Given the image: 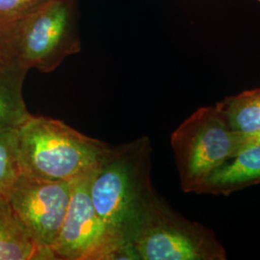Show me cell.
<instances>
[{
	"mask_svg": "<svg viewBox=\"0 0 260 260\" xmlns=\"http://www.w3.org/2000/svg\"><path fill=\"white\" fill-rule=\"evenodd\" d=\"M151 143L141 137L110 147L90 180L94 210L114 238L125 245L140 208L153 186L150 180Z\"/></svg>",
	"mask_w": 260,
	"mask_h": 260,
	"instance_id": "cell-1",
	"label": "cell"
},
{
	"mask_svg": "<svg viewBox=\"0 0 260 260\" xmlns=\"http://www.w3.org/2000/svg\"><path fill=\"white\" fill-rule=\"evenodd\" d=\"M20 176L73 182L91 174L110 146L65 122L30 115L17 128Z\"/></svg>",
	"mask_w": 260,
	"mask_h": 260,
	"instance_id": "cell-2",
	"label": "cell"
},
{
	"mask_svg": "<svg viewBox=\"0 0 260 260\" xmlns=\"http://www.w3.org/2000/svg\"><path fill=\"white\" fill-rule=\"evenodd\" d=\"M137 260H225L213 232L173 210L151 191L128 234Z\"/></svg>",
	"mask_w": 260,
	"mask_h": 260,
	"instance_id": "cell-3",
	"label": "cell"
},
{
	"mask_svg": "<svg viewBox=\"0 0 260 260\" xmlns=\"http://www.w3.org/2000/svg\"><path fill=\"white\" fill-rule=\"evenodd\" d=\"M171 145L185 193H196L206 178L244 148V134L233 129L216 106L196 110L172 133Z\"/></svg>",
	"mask_w": 260,
	"mask_h": 260,
	"instance_id": "cell-4",
	"label": "cell"
},
{
	"mask_svg": "<svg viewBox=\"0 0 260 260\" xmlns=\"http://www.w3.org/2000/svg\"><path fill=\"white\" fill-rule=\"evenodd\" d=\"M14 62L49 74L81 51L77 0H50L7 28Z\"/></svg>",
	"mask_w": 260,
	"mask_h": 260,
	"instance_id": "cell-5",
	"label": "cell"
},
{
	"mask_svg": "<svg viewBox=\"0 0 260 260\" xmlns=\"http://www.w3.org/2000/svg\"><path fill=\"white\" fill-rule=\"evenodd\" d=\"M93 172L72 182L68 211L51 248L53 259L137 260L132 247L114 238L95 212L90 196Z\"/></svg>",
	"mask_w": 260,
	"mask_h": 260,
	"instance_id": "cell-6",
	"label": "cell"
},
{
	"mask_svg": "<svg viewBox=\"0 0 260 260\" xmlns=\"http://www.w3.org/2000/svg\"><path fill=\"white\" fill-rule=\"evenodd\" d=\"M72 182L39 180L20 176L7 200L29 235L53 259V247L71 199Z\"/></svg>",
	"mask_w": 260,
	"mask_h": 260,
	"instance_id": "cell-7",
	"label": "cell"
},
{
	"mask_svg": "<svg viewBox=\"0 0 260 260\" xmlns=\"http://www.w3.org/2000/svg\"><path fill=\"white\" fill-rule=\"evenodd\" d=\"M260 183V144L240 150L206 178L197 194L229 196Z\"/></svg>",
	"mask_w": 260,
	"mask_h": 260,
	"instance_id": "cell-8",
	"label": "cell"
},
{
	"mask_svg": "<svg viewBox=\"0 0 260 260\" xmlns=\"http://www.w3.org/2000/svg\"><path fill=\"white\" fill-rule=\"evenodd\" d=\"M33 259L50 257L29 235L7 198L0 197V260Z\"/></svg>",
	"mask_w": 260,
	"mask_h": 260,
	"instance_id": "cell-9",
	"label": "cell"
},
{
	"mask_svg": "<svg viewBox=\"0 0 260 260\" xmlns=\"http://www.w3.org/2000/svg\"><path fill=\"white\" fill-rule=\"evenodd\" d=\"M26 68L17 62L0 61V126L16 127L30 117L22 95Z\"/></svg>",
	"mask_w": 260,
	"mask_h": 260,
	"instance_id": "cell-10",
	"label": "cell"
},
{
	"mask_svg": "<svg viewBox=\"0 0 260 260\" xmlns=\"http://www.w3.org/2000/svg\"><path fill=\"white\" fill-rule=\"evenodd\" d=\"M215 106L233 129L243 134L260 131V88L226 96Z\"/></svg>",
	"mask_w": 260,
	"mask_h": 260,
	"instance_id": "cell-11",
	"label": "cell"
},
{
	"mask_svg": "<svg viewBox=\"0 0 260 260\" xmlns=\"http://www.w3.org/2000/svg\"><path fill=\"white\" fill-rule=\"evenodd\" d=\"M19 177L17 128L0 126V197L7 198Z\"/></svg>",
	"mask_w": 260,
	"mask_h": 260,
	"instance_id": "cell-12",
	"label": "cell"
},
{
	"mask_svg": "<svg viewBox=\"0 0 260 260\" xmlns=\"http://www.w3.org/2000/svg\"><path fill=\"white\" fill-rule=\"evenodd\" d=\"M50 0H0V27L8 28L19 22Z\"/></svg>",
	"mask_w": 260,
	"mask_h": 260,
	"instance_id": "cell-13",
	"label": "cell"
},
{
	"mask_svg": "<svg viewBox=\"0 0 260 260\" xmlns=\"http://www.w3.org/2000/svg\"><path fill=\"white\" fill-rule=\"evenodd\" d=\"M0 61L14 62L10 49L9 39L7 28L0 27Z\"/></svg>",
	"mask_w": 260,
	"mask_h": 260,
	"instance_id": "cell-14",
	"label": "cell"
},
{
	"mask_svg": "<svg viewBox=\"0 0 260 260\" xmlns=\"http://www.w3.org/2000/svg\"><path fill=\"white\" fill-rule=\"evenodd\" d=\"M260 144V131L253 134H244V148Z\"/></svg>",
	"mask_w": 260,
	"mask_h": 260,
	"instance_id": "cell-15",
	"label": "cell"
},
{
	"mask_svg": "<svg viewBox=\"0 0 260 260\" xmlns=\"http://www.w3.org/2000/svg\"><path fill=\"white\" fill-rule=\"evenodd\" d=\"M258 1H260V0H258Z\"/></svg>",
	"mask_w": 260,
	"mask_h": 260,
	"instance_id": "cell-16",
	"label": "cell"
}]
</instances>
